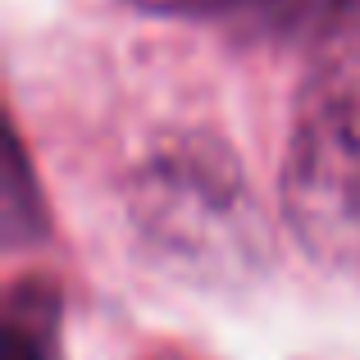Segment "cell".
Returning <instances> with one entry per match:
<instances>
[{"label":"cell","mask_w":360,"mask_h":360,"mask_svg":"<svg viewBox=\"0 0 360 360\" xmlns=\"http://www.w3.org/2000/svg\"><path fill=\"white\" fill-rule=\"evenodd\" d=\"M283 210L319 264L360 278V32L338 46L301 91Z\"/></svg>","instance_id":"cell-1"},{"label":"cell","mask_w":360,"mask_h":360,"mask_svg":"<svg viewBox=\"0 0 360 360\" xmlns=\"http://www.w3.org/2000/svg\"><path fill=\"white\" fill-rule=\"evenodd\" d=\"M60 301L46 283H23L9 297L5 315V360H55Z\"/></svg>","instance_id":"cell-2"},{"label":"cell","mask_w":360,"mask_h":360,"mask_svg":"<svg viewBox=\"0 0 360 360\" xmlns=\"http://www.w3.org/2000/svg\"><path fill=\"white\" fill-rule=\"evenodd\" d=\"M141 9H165V14H260V18H306L315 9H328L338 0H132Z\"/></svg>","instance_id":"cell-3"},{"label":"cell","mask_w":360,"mask_h":360,"mask_svg":"<svg viewBox=\"0 0 360 360\" xmlns=\"http://www.w3.org/2000/svg\"><path fill=\"white\" fill-rule=\"evenodd\" d=\"M150 360H192V356H183V352H155Z\"/></svg>","instance_id":"cell-4"}]
</instances>
